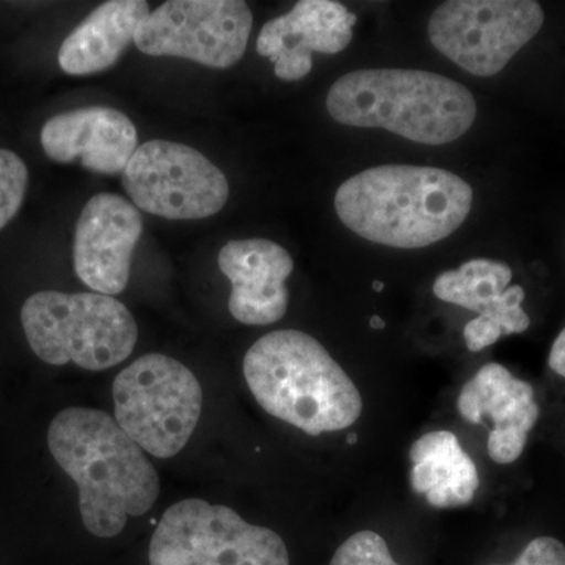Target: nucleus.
I'll return each instance as SVG.
<instances>
[{"instance_id":"nucleus-1","label":"nucleus","mask_w":565,"mask_h":565,"mask_svg":"<svg viewBox=\"0 0 565 565\" xmlns=\"http://www.w3.org/2000/svg\"><path fill=\"white\" fill-rule=\"evenodd\" d=\"M47 446L79 487L82 522L96 537H115L129 516L147 514L158 501V471L106 412L65 408L52 419Z\"/></svg>"},{"instance_id":"nucleus-2","label":"nucleus","mask_w":565,"mask_h":565,"mask_svg":"<svg viewBox=\"0 0 565 565\" xmlns=\"http://www.w3.org/2000/svg\"><path fill=\"white\" fill-rule=\"evenodd\" d=\"M473 206V189L444 169L381 166L340 185L334 210L351 232L370 243L423 248L462 226Z\"/></svg>"},{"instance_id":"nucleus-3","label":"nucleus","mask_w":565,"mask_h":565,"mask_svg":"<svg viewBox=\"0 0 565 565\" xmlns=\"http://www.w3.org/2000/svg\"><path fill=\"white\" fill-rule=\"evenodd\" d=\"M244 375L264 412L313 437L348 429L363 412L352 379L316 338L299 330L259 338L245 353Z\"/></svg>"},{"instance_id":"nucleus-4","label":"nucleus","mask_w":565,"mask_h":565,"mask_svg":"<svg viewBox=\"0 0 565 565\" xmlns=\"http://www.w3.org/2000/svg\"><path fill=\"white\" fill-rule=\"evenodd\" d=\"M326 104L341 125L386 129L422 145L460 139L478 115L465 85L422 70L352 71L334 82Z\"/></svg>"},{"instance_id":"nucleus-5","label":"nucleus","mask_w":565,"mask_h":565,"mask_svg":"<svg viewBox=\"0 0 565 565\" xmlns=\"http://www.w3.org/2000/svg\"><path fill=\"white\" fill-rule=\"evenodd\" d=\"M22 329L43 362L82 370L117 366L134 352L139 338L131 311L98 292L41 291L22 305Z\"/></svg>"},{"instance_id":"nucleus-6","label":"nucleus","mask_w":565,"mask_h":565,"mask_svg":"<svg viewBox=\"0 0 565 565\" xmlns=\"http://www.w3.org/2000/svg\"><path fill=\"white\" fill-rule=\"evenodd\" d=\"M115 422L143 451L159 459L180 455L202 416L195 374L172 356L147 353L115 377Z\"/></svg>"},{"instance_id":"nucleus-7","label":"nucleus","mask_w":565,"mask_h":565,"mask_svg":"<svg viewBox=\"0 0 565 565\" xmlns=\"http://www.w3.org/2000/svg\"><path fill=\"white\" fill-rule=\"evenodd\" d=\"M148 557L150 565H289L288 548L275 531L200 498L167 509Z\"/></svg>"},{"instance_id":"nucleus-8","label":"nucleus","mask_w":565,"mask_h":565,"mask_svg":"<svg viewBox=\"0 0 565 565\" xmlns=\"http://www.w3.org/2000/svg\"><path fill=\"white\" fill-rule=\"evenodd\" d=\"M545 22L534 0H449L430 17L435 50L479 77L503 71Z\"/></svg>"},{"instance_id":"nucleus-9","label":"nucleus","mask_w":565,"mask_h":565,"mask_svg":"<svg viewBox=\"0 0 565 565\" xmlns=\"http://www.w3.org/2000/svg\"><path fill=\"white\" fill-rule=\"evenodd\" d=\"M134 204L169 221H199L228 202L225 174L188 145L151 140L140 145L122 172Z\"/></svg>"},{"instance_id":"nucleus-10","label":"nucleus","mask_w":565,"mask_h":565,"mask_svg":"<svg viewBox=\"0 0 565 565\" xmlns=\"http://www.w3.org/2000/svg\"><path fill=\"white\" fill-rule=\"evenodd\" d=\"M253 14L243 0H170L140 22L134 43L152 57L225 70L244 57Z\"/></svg>"},{"instance_id":"nucleus-11","label":"nucleus","mask_w":565,"mask_h":565,"mask_svg":"<svg viewBox=\"0 0 565 565\" xmlns=\"http://www.w3.org/2000/svg\"><path fill=\"white\" fill-rule=\"evenodd\" d=\"M511 281V267L494 259H471L438 275L434 282L438 300L479 313L463 329L468 351L481 352L504 334L526 332L531 319L522 307L525 289Z\"/></svg>"},{"instance_id":"nucleus-12","label":"nucleus","mask_w":565,"mask_h":565,"mask_svg":"<svg viewBox=\"0 0 565 565\" xmlns=\"http://www.w3.org/2000/svg\"><path fill=\"white\" fill-rule=\"evenodd\" d=\"M143 218L117 193H98L85 204L74 233V270L84 285L104 296L125 291Z\"/></svg>"},{"instance_id":"nucleus-13","label":"nucleus","mask_w":565,"mask_h":565,"mask_svg":"<svg viewBox=\"0 0 565 565\" xmlns=\"http://www.w3.org/2000/svg\"><path fill=\"white\" fill-rule=\"evenodd\" d=\"M356 17L333 0H300L289 13L264 24L256 52L274 62L275 76L303 79L313 70V52L340 54L351 44Z\"/></svg>"},{"instance_id":"nucleus-14","label":"nucleus","mask_w":565,"mask_h":565,"mask_svg":"<svg viewBox=\"0 0 565 565\" xmlns=\"http://www.w3.org/2000/svg\"><path fill=\"white\" fill-rule=\"evenodd\" d=\"M457 411L471 424H481L484 416L492 418L487 452L500 465L519 460L541 416L533 386L514 377L500 363L484 364L462 386L457 397Z\"/></svg>"},{"instance_id":"nucleus-15","label":"nucleus","mask_w":565,"mask_h":565,"mask_svg":"<svg viewBox=\"0 0 565 565\" xmlns=\"http://www.w3.org/2000/svg\"><path fill=\"white\" fill-rule=\"evenodd\" d=\"M41 145L52 161H81L90 172H125L139 134L134 122L111 107H82L55 115L41 129Z\"/></svg>"},{"instance_id":"nucleus-16","label":"nucleus","mask_w":565,"mask_h":565,"mask_svg":"<svg viewBox=\"0 0 565 565\" xmlns=\"http://www.w3.org/2000/svg\"><path fill=\"white\" fill-rule=\"evenodd\" d=\"M218 267L232 281L230 313L245 326H269L285 318L294 262L281 245L267 239L232 241L218 253Z\"/></svg>"},{"instance_id":"nucleus-17","label":"nucleus","mask_w":565,"mask_h":565,"mask_svg":"<svg viewBox=\"0 0 565 565\" xmlns=\"http://www.w3.org/2000/svg\"><path fill=\"white\" fill-rule=\"evenodd\" d=\"M150 14L145 0H110L92 11L63 41L58 65L71 76H88L110 68L136 39Z\"/></svg>"},{"instance_id":"nucleus-18","label":"nucleus","mask_w":565,"mask_h":565,"mask_svg":"<svg viewBox=\"0 0 565 565\" xmlns=\"http://www.w3.org/2000/svg\"><path fill=\"white\" fill-rule=\"evenodd\" d=\"M411 484L437 509L468 505L479 489L478 467L449 430L419 437L411 448Z\"/></svg>"},{"instance_id":"nucleus-19","label":"nucleus","mask_w":565,"mask_h":565,"mask_svg":"<svg viewBox=\"0 0 565 565\" xmlns=\"http://www.w3.org/2000/svg\"><path fill=\"white\" fill-rule=\"evenodd\" d=\"M28 182L29 170L20 156L0 148V230L21 210Z\"/></svg>"},{"instance_id":"nucleus-20","label":"nucleus","mask_w":565,"mask_h":565,"mask_svg":"<svg viewBox=\"0 0 565 565\" xmlns=\"http://www.w3.org/2000/svg\"><path fill=\"white\" fill-rule=\"evenodd\" d=\"M330 565H401L390 555L388 545L374 531H360L337 550Z\"/></svg>"},{"instance_id":"nucleus-21","label":"nucleus","mask_w":565,"mask_h":565,"mask_svg":"<svg viewBox=\"0 0 565 565\" xmlns=\"http://www.w3.org/2000/svg\"><path fill=\"white\" fill-rule=\"evenodd\" d=\"M512 565H565V545L550 535L535 537Z\"/></svg>"},{"instance_id":"nucleus-22","label":"nucleus","mask_w":565,"mask_h":565,"mask_svg":"<svg viewBox=\"0 0 565 565\" xmlns=\"http://www.w3.org/2000/svg\"><path fill=\"white\" fill-rule=\"evenodd\" d=\"M548 364L553 373L565 379V329L557 334L555 343L552 345V351H550L548 355Z\"/></svg>"},{"instance_id":"nucleus-23","label":"nucleus","mask_w":565,"mask_h":565,"mask_svg":"<svg viewBox=\"0 0 565 565\" xmlns=\"http://www.w3.org/2000/svg\"><path fill=\"white\" fill-rule=\"evenodd\" d=\"M371 327H373V329H384L385 322L382 321L379 316H373V318H371Z\"/></svg>"},{"instance_id":"nucleus-24","label":"nucleus","mask_w":565,"mask_h":565,"mask_svg":"<svg viewBox=\"0 0 565 565\" xmlns=\"http://www.w3.org/2000/svg\"><path fill=\"white\" fill-rule=\"evenodd\" d=\"M374 291H382L384 289V282L382 281H374L373 282Z\"/></svg>"},{"instance_id":"nucleus-25","label":"nucleus","mask_w":565,"mask_h":565,"mask_svg":"<svg viewBox=\"0 0 565 565\" xmlns=\"http://www.w3.org/2000/svg\"><path fill=\"white\" fill-rule=\"evenodd\" d=\"M348 444H356V435L355 434L349 435Z\"/></svg>"}]
</instances>
